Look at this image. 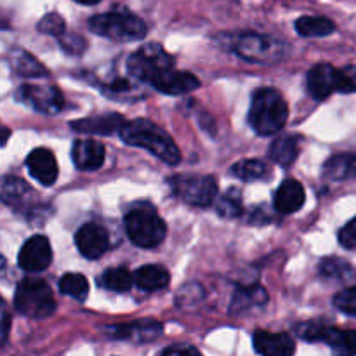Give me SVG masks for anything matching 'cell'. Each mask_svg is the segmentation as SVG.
<instances>
[{
	"instance_id": "11",
	"label": "cell",
	"mask_w": 356,
	"mask_h": 356,
	"mask_svg": "<svg viewBox=\"0 0 356 356\" xmlns=\"http://www.w3.org/2000/svg\"><path fill=\"white\" fill-rule=\"evenodd\" d=\"M308 90L315 99H327L332 92H341V70L332 65H315L308 73Z\"/></svg>"
},
{
	"instance_id": "5",
	"label": "cell",
	"mask_w": 356,
	"mask_h": 356,
	"mask_svg": "<svg viewBox=\"0 0 356 356\" xmlns=\"http://www.w3.org/2000/svg\"><path fill=\"white\" fill-rule=\"evenodd\" d=\"M233 51L249 63L271 65L282 61L287 56L289 45L280 38L247 31L233 38Z\"/></svg>"
},
{
	"instance_id": "29",
	"label": "cell",
	"mask_w": 356,
	"mask_h": 356,
	"mask_svg": "<svg viewBox=\"0 0 356 356\" xmlns=\"http://www.w3.org/2000/svg\"><path fill=\"white\" fill-rule=\"evenodd\" d=\"M232 172L242 181H257L271 176L270 167L261 160H240L232 167Z\"/></svg>"
},
{
	"instance_id": "23",
	"label": "cell",
	"mask_w": 356,
	"mask_h": 356,
	"mask_svg": "<svg viewBox=\"0 0 356 356\" xmlns=\"http://www.w3.org/2000/svg\"><path fill=\"white\" fill-rule=\"evenodd\" d=\"M322 343L329 344L334 356H356V330H339L327 327Z\"/></svg>"
},
{
	"instance_id": "15",
	"label": "cell",
	"mask_w": 356,
	"mask_h": 356,
	"mask_svg": "<svg viewBox=\"0 0 356 356\" xmlns=\"http://www.w3.org/2000/svg\"><path fill=\"white\" fill-rule=\"evenodd\" d=\"M72 160L79 170H97L104 162V146L94 139L73 143Z\"/></svg>"
},
{
	"instance_id": "25",
	"label": "cell",
	"mask_w": 356,
	"mask_h": 356,
	"mask_svg": "<svg viewBox=\"0 0 356 356\" xmlns=\"http://www.w3.org/2000/svg\"><path fill=\"white\" fill-rule=\"evenodd\" d=\"M268 302V292L259 285L236 289L232 301V313L249 312L254 306H264Z\"/></svg>"
},
{
	"instance_id": "14",
	"label": "cell",
	"mask_w": 356,
	"mask_h": 356,
	"mask_svg": "<svg viewBox=\"0 0 356 356\" xmlns=\"http://www.w3.org/2000/svg\"><path fill=\"white\" fill-rule=\"evenodd\" d=\"M254 350L261 356H294L296 343L289 334L257 330L254 334Z\"/></svg>"
},
{
	"instance_id": "18",
	"label": "cell",
	"mask_w": 356,
	"mask_h": 356,
	"mask_svg": "<svg viewBox=\"0 0 356 356\" xmlns=\"http://www.w3.org/2000/svg\"><path fill=\"white\" fill-rule=\"evenodd\" d=\"M162 334V325L153 320H141V322L129 323V325L110 327V336L117 339H131L134 343H148L156 339Z\"/></svg>"
},
{
	"instance_id": "10",
	"label": "cell",
	"mask_w": 356,
	"mask_h": 356,
	"mask_svg": "<svg viewBox=\"0 0 356 356\" xmlns=\"http://www.w3.org/2000/svg\"><path fill=\"white\" fill-rule=\"evenodd\" d=\"M19 266L28 273H38V271L49 268L52 261V249L49 240L44 235H35L23 243L19 250Z\"/></svg>"
},
{
	"instance_id": "9",
	"label": "cell",
	"mask_w": 356,
	"mask_h": 356,
	"mask_svg": "<svg viewBox=\"0 0 356 356\" xmlns=\"http://www.w3.org/2000/svg\"><path fill=\"white\" fill-rule=\"evenodd\" d=\"M16 99L26 106L33 108L35 111H40L45 115H56L61 111L65 99L61 96V90L54 86H37V83H28L19 87L16 92Z\"/></svg>"
},
{
	"instance_id": "26",
	"label": "cell",
	"mask_w": 356,
	"mask_h": 356,
	"mask_svg": "<svg viewBox=\"0 0 356 356\" xmlns=\"http://www.w3.org/2000/svg\"><path fill=\"white\" fill-rule=\"evenodd\" d=\"M299 155V139L296 136L277 138L270 146V159L282 167H291Z\"/></svg>"
},
{
	"instance_id": "1",
	"label": "cell",
	"mask_w": 356,
	"mask_h": 356,
	"mask_svg": "<svg viewBox=\"0 0 356 356\" xmlns=\"http://www.w3.org/2000/svg\"><path fill=\"white\" fill-rule=\"evenodd\" d=\"M122 141L131 146L148 149L152 155L169 165H177L181 160V152L174 139L163 131L160 125L146 120V118H138V120L125 122L120 131Z\"/></svg>"
},
{
	"instance_id": "27",
	"label": "cell",
	"mask_w": 356,
	"mask_h": 356,
	"mask_svg": "<svg viewBox=\"0 0 356 356\" xmlns=\"http://www.w3.org/2000/svg\"><path fill=\"white\" fill-rule=\"evenodd\" d=\"M296 31L306 38L327 37L336 31V23L323 16H302L296 21Z\"/></svg>"
},
{
	"instance_id": "22",
	"label": "cell",
	"mask_w": 356,
	"mask_h": 356,
	"mask_svg": "<svg viewBox=\"0 0 356 356\" xmlns=\"http://www.w3.org/2000/svg\"><path fill=\"white\" fill-rule=\"evenodd\" d=\"M323 177L329 181H346L356 176V155L341 153L330 156L322 170Z\"/></svg>"
},
{
	"instance_id": "3",
	"label": "cell",
	"mask_w": 356,
	"mask_h": 356,
	"mask_svg": "<svg viewBox=\"0 0 356 356\" xmlns=\"http://www.w3.org/2000/svg\"><path fill=\"white\" fill-rule=\"evenodd\" d=\"M89 30L113 42L143 40L148 33L145 21L129 10H113L92 16L89 19Z\"/></svg>"
},
{
	"instance_id": "21",
	"label": "cell",
	"mask_w": 356,
	"mask_h": 356,
	"mask_svg": "<svg viewBox=\"0 0 356 356\" xmlns=\"http://www.w3.org/2000/svg\"><path fill=\"white\" fill-rule=\"evenodd\" d=\"M9 65L14 73L24 76V79H40V76L49 75L45 66L33 54L23 51V49H13L9 52Z\"/></svg>"
},
{
	"instance_id": "13",
	"label": "cell",
	"mask_w": 356,
	"mask_h": 356,
	"mask_svg": "<svg viewBox=\"0 0 356 356\" xmlns=\"http://www.w3.org/2000/svg\"><path fill=\"white\" fill-rule=\"evenodd\" d=\"M26 167L30 176L37 179L40 184H44V186H51L58 179V162H56V156L52 155L51 149L35 148L28 155Z\"/></svg>"
},
{
	"instance_id": "34",
	"label": "cell",
	"mask_w": 356,
	"mask_h": 356,
	"mask_svg": "<svg viewBox=\"0 0 356 356\" xmlns=\"http://www.w3.org/2000/svg\"><path fill=\"white\" fill-rule=\"evenodd\" d=\"M334 306L346 315L356 316V287L344 289L334 296Z\"/></svg>"
},
{
	"instance_id": "17",
	"label": "cell",
	"mask_w": 356,
	"mask_h": 356,
	"mask_svg": "<svg viewBox=\"0 0 356 356\" xmlns=\"http://www.w3.org/2000/svg\"><path fill=\"white\" fill-rule=\"evenodd\" d=\"M159 92L167 96H181L200 87V80L188 72H167L152 83Z\"/></svg>"
},
{
	"instance_id": "6",
	"label": "cell",
	"mask_w": 356,
	"mask_h": 356,
	"mask_svg": "<svg viewBox=\"0 0 356 356\" xmlns=\"http://www.w3.org/2000/svg\"><path fill=\"white\" fill-rule=\"evenodd\" d=\"M14 306L28 318H47L56 312L51 287L38 278H24L16 289Z\"/></svg>"
},
{
	"instance_id": "20",
	"label": "cell",
	"mask_w": 356,
	"mask_h": 356,
	"mask_svg": "<svg viewBox=\"0 0 356 356\" xmlns=\"http://www.w3.org/2000/svg\"><path fill=\"white\" fill-rule=\"evenodd\" d=\"M0 195H2L3 204L21 211V209L24 207H30V200L31 197H33V190H31L23 179H19V177L6 176L2 179Z\"/></svg>"
},
{
	"instance_id": "19",
	"label": "cell",
	"mask_w": 356,
	"mask_h": 356,
	"mask_svg": "<svg viewBox=\"0 0 356 356\" xmlns=\"http://www.w3.org/2000/svg\"><path fill=\"white\" fill-rule=\"evenodd\" d=\"M306 200L305 188L299 181L285 179L275 193V209L282 214H292L302 207Z\"/></svg>"
},
{
	"instance_id": "36",
	"label": "cell",
	"mask_w": 356,
	"mask_h": 356,
	"mask_svg": "<svg viewBox=\"0 0 356 356\" xmlns=\"http://www.w3.org/2000/svg\"><path fill=\"white\" fill-rule=\"evenodd\" d=\"M103 92L106 94V97H117V96H125L132 90V83L127 79H115L111 82L101 86Z\"/></svg>"
},
{
	"instance_id": "24",
	"label": "cell",
	"mask_w": 356,
	"mask_h": 356,
	"mask_svg": "<svg viewBox=\"0 0 356 356\" xmlns=\"http://www.w3.org/2000/svg\"><path fill=\"white\" fill-rule=\"evenodd\" d=\"M170 282V275L165 268L156 266V264H148V266H141L136 270L134 273V284L138 285L141 291L152 292L160 291V289L167 287Z\"/></svg>"
},
{
	"instance_id": "31",
	"label": "cell",
	"mask_w": 356,
	"mask_h": 356,
	"mask_svg": "<svg viewBox=\"0 0 356 356\" xmlns=\"http://www.w3.org/2000/svg\"><path fill=\"white\" fill-rule=\"evenodd\" d=\"M218 214L222 218H238L242 214V195L238 190H229L219 198Z\"/></svg>"
},
{
	"instance_id": "37",
	"label": "cell",
	"mask_w": 356,
	"mask_h": 356,
	"mask_svg": "<svg viewBox=\"0 0 356 356\" xmlns=\"http://www.w3.org/2000/svg\"><path fill=\"white\" fill-rule=\"evenodd\" d=\"M341 245L346 249H356V218L351 219L346 226L339 232Z\"/></svg>"
},
{
	"instance_id": "30",
	"label": "cell",
	"mask_w": 356,
	"mask_h": 356,
	"mask_svg": "<svg viewBox=\"0 0 356 356\" xmlns=\"http://www.w3.org/2000/svg\"><path fill=\"white\" fill-rule=\"evenodd\" d=\"M59 291L76 301H83L89 294V282L80 273H66L59 280Z\"/></svg>"
},
{
	"instance_id": "38",
	"label": "cell",
	"mask_w": 356,
	"mask_h": 356,
	"mask_svg": "<svg viewBox=\"0 0 356 356\" xmlns=\"http://www.w3.org/2000/svg\"><path fill=\"white\" fill-rule=\"evenodd\" d=\"M162 356H202V353L190 344H174V346L167 348Z\"/></svg>"
},
{
	"instance_id": "32",
	"label": "cell",
	"mask_w": 356,
	"mask_h": 356,
	"mask_svg": "<svg viewBox=\"0 0 356 356\" xmlns=\"http://www.w3.org/2000/svg\"><path fill=\"white\" fill-rule=\"evenodd\" d=\"M37 30L44 35H51V37L61 38L66 33V23L63 19L61 14L49 13L42 17L37 23Z\"/></svg>"
},
{
	"instance_id": "7",
	"label": "cell",
	"mask_w": 356,
	"mask_h": 356,
	"mask_svg": "<svg viewBox=\"0 0 356 356\" xmlns=\"http://www.w3.org/2000/svg\"><path fill=\"white\" fill-rule=\"evenodd\" d=\"M174 59L160 44H146L127 59V72L139 82L153 83L163 73L172 72Z\"/></svg>"
},
{
	"instance_id": "2",
	"label": "cell",
	"mask_w": 356,
	"mask_h": 356,
	"mask_svg": "<svg viewBox=\"0 0 356 356\" xmlns=\"http://www.w3.org/2000/svg\"><path fill=\"white\" fill-rule=\"evenodd\" d=\"M289 108L284 96L277 89L264 87L252 96L249 111V124L259 136H273L285 125Z\"/></svg>"
},
{
	"instance_id": "12",
	"label": "cell",
	"mask_w": 356,
	"mask_h": 356,
	"mask_svg": "<svg viewBox=\"0 0 356 356\" xmlns=\"http://www.w3.org/2000/svg\"><path fill=\"white\" fill-rule=\"evenodd\" d=\"M75 243L83 257L99 259L110 247V236H108V232L103 226L89 222V225H83L76 232Z\"/></svg>"
},
{
	"instance_id": "41",
	"label": "cell",
	"mask_w": 356,
	"mask_h": 356,
	"mask_svg": "<svg viewBox=\"0 0 356 356\" xmlns=\"http://www.w3.org/2000/svg\"><path fill=\"white\" fill-rule=\"evenodd\" d=\"M79 3H83V6H96V3H99L101 0H76Z\"/></svg>"
},
{
	"instance_id": "8",
	"label": "cell",
	"mask_w": 356,
	"mask_h": 356,
	"mask_svg": "<svg viewBox=\"0 0 356 356\" xmlns=\"http://www.w3.org/2000/svg\"><path fill=\"white\" fill-rule=\"evenodd\" d=\"M174 193L186 204L195 207H209L218 197V183L212 176L200 174H183L170 179Z\"/></svg>"
},
{
	"instance_id": "33",
	"label": "cell",
	"mask_w": 356,
	"mask_h": 356,
	"mask_svg": "<svg viewBox=\"0 0 356 356\" xmlns=\"http://www.w3.org/2000/svg\"><path fill=\"white\" fill-rule=\"evenodd\" d=\"M318 271L323 278H337V280H341V278L350 275L351 268L346 261L339 259V257H327L320 263Z\"/></svg>"
},
{
	"instance_id": "4",
	"label": "cell",
	"mask_w": 356,
	"mask_h": 356,
	"mask_svg": "<svg viewBox=\"0 0 356 356\" xmlns=\"http://www.w3.org/2000/svg\"><path fill=\"white\" fill-rule=\"evenodd\" d=\"M125 229L134 245L143 249H153L163 242L167 233L165 222L162 221L152 205L132 207L125 214Z\"/></svg>"
},
{
	"instance_id": "40",
	"label": "cell",
	"mask_w": 356,
	"mask_h": 356,
	"mask_svg": "<svg viewBox=\"0 0 356 356\" xmlns=\"http://www.w3.org/2000/svg\"><path fill=\"white\" fill-rule=\"evenodd\" d=\"M7 334H9V315L3 312V341L7 339Z\"/></svg>"
},
{
	"instance_id": "35",
	"label": "cell",
	"mask_w": 356,
	"mask_h": 356,
	"mask_svg": "<svg viewBox=\"0 0 356 356\" xmlns=\"http://www.w3.org/2000/svg\"><path fill=\"white\" fill-rule=\"evenodd\" d=\"M58 40L59 44H61V47L65 49L68 54H73V56L82 54L87 47L86 40L76 33H65L61 38H58Z\"/></svg>"
},
{
	"instance_id": "28",
	"label": "cell",
	"mask_w": 356,
	"mask_h": 356,
	"mask_svg": "<svg viewBox=\"0 0 356 356\" xmlns=\"http://www.w3.org/2000/svg\"><path fill=\"white\" fill-rule=\"evenodd\" d=\"M134 284V275L127 270V268H111L103 273V277L99 278L101 287L108 289V291L115 292H125L132 287Z\"/></svg>"
},
{
	"instance_id": "16",
	"label": "cell",
	"mask_w": 356,
	"mask_h": 356,
	"mask_svg": "<svg viewBox=\"0 0 356 356\" xmlns=\"http://www.w3.org/2000/svg\"><path fill=\"white\" fill-rule=\"evenodd\" d=\"M124 125L125 120L118 113H108L101 115V117H89L72 122L73 131L87 136H110L113 132L122 131Z\"/></svg>"
},
{
	"instance_id": "39",
	"label": "cell",
	"mask_w": 356,
	"mask_h": 356,
	"mask_svg": "<svg viewBox=\"0 0 356 356\" xmlns=\"http://www.w3.org/2000/svg\"><path fill=\"white\" fill-rule=\"evenodd\" d=\"M341 76H343L341 92H353V90H356V66H350V68L343 70Z\"/></svg>"
}]
</instances>
